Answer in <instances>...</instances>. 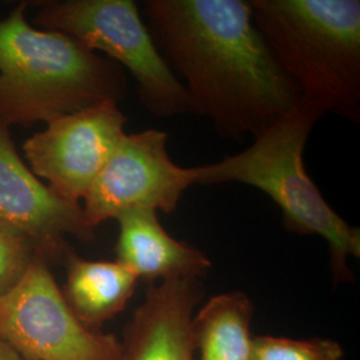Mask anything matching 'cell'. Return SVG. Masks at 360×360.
Here are the masks:
<instances>
[{
	"label": "cell",
	"mask_w": 360,
	"mask_h": 360,
	"mask_svg": "<svg viewBox=\"0 0 360 360\" xmlns=\"http://www.w3.org/2000/svg\"><path fill=\"white\" fill-rule=\"evenodd\" d=\"M146 25L193 114L226 139L257 138L300 102L245 0H148Z\"/></svg>",
	"instance_id": "cell-1"
},
{
	"label": "cell",
	"mask_w": 360,
	"mask_h": 360,
	"mask_svg": "<svg viewBox=\"0 0 360 360\" xmlns=\"http://www.w3.org/2000/svg\"><path fill=\"white\" fill-rule=\"evenodd\" d=\"M27 3L0 20V126L50 123L105 101L120 102L127 77L75 39L34 26Z\"/></svg>",
	"instance_id": "cell-2"
},
{
	"label": "cell",
	"mask_w": 360,
	"mask_h": 360,
	"mask_svg": "<svg viewBox=\"0 0 360 360\" xmlns=\"http://www.w3.org/2000/svg\"><path fill=\"white\" fill-rule=\"evenodd\" d=\"M259 34L300 102L360 122L359 0H250Z\"/></svg>",
	"instance_id": "cell-3"
},
{
	"label": "cell",
	"mask_w": 360,
	"mask_h": 360,
	"mask_svg": "<svg viewBox=\"0 0 360 360\" xmlns=\"http://www.w3.org/2000/svg\"><path fill=\"white\" fill-rule=\"evenodd\" d=\"M322 116L297 104L243 151L199 166L198 184L240 183L266 193L282 212L284 227L297 235H318L330 248L335 285L355 281L349 257H360V231L327 203L307 174L303 154Z\"/></svg>",
	"instance_id": "cell-4"
},
{
	"label": "cell",
	"mask_w": 360,
	"mask_h": 360,
	"mask_svg": "<svg viewBox=\"0 0 360 360\" xmlns=\"http://www.w3.org/2000/svg\"><path fill=\"white\" fill-rule=\"evenodd\" d=\"M34 25L65 34L126 68L150 114L172 117L193 112L187 91L159 51L134 0L41 1Z\"/></svg>",
	"instance_id": "cell-5"
},
{
	"label": "cell",
	"mask_w": 360,
	"mask_h": 360,
	"mask_svg": "<svg viewBox=\"0 0 360 360\" xmlns=\"http://www.w3.org/2000/svg\"><path fill=\"white\" fill-rule=\"evenodd\" d=\"M0 340L19 360H120V340L77 319L39 254L0 296Z\"/></svg>",
	"instance_id": "cell-6"
},
{
	"label": "cell",
	"mask_w": 360,
	"mask_h": 360,
	"mask_svg": "<svg viewBox=\"0 0 360 360\" xmlns=\"http://www.w3.org/2000/svg\"><path fill=\"white\" fill-rule=\"evenodd\" d=\"M168 134L146 129L124 134L83 199V211L95 230L131 210L171 214L183 193L198 184L199 167H181L168 154Z\"/></svg>",
	"instance_id": "cell-7"
},
{
	"label": "cell",
	"mask_w": 360,
	"mask_h": 360,
	"mask_svg": "<svg viewBox=\"0 0 360 360\" xmlns=\"http://www.w3.org/2000/svg\"><path fill=\"white\" fill-rule=\"evenodd\" d=\"M126 120L112 101L53 119L23 144L28 167L63 200L80 205L124 136Z\"/></svg>",
	"instance_id": "cell-8"
},
{
	"label": "cell",
	"mask_w": 360,
	"mask_h": 360,
	"mask_svg": "<svg viewBox=\"0 0 360 360\" xmlns=\"http://www.w3.org/2000/svg\"><path fill=\"white\" fill-rule=\"evenodd\" d=\"M0 224L23 235L47 262H65L72 251L68 238L91 242L95 230L82 205L52 191L22 160L10 135L0 126Z\"/></svg>",
	"instance_id": "cell-9"
},
{
	"label": "cell",
	"mask_w": 360,
	"mask_h": 360,
	"mask_svg": "<svg viewBox=\"0 0 360 360\" xmlns=\"http://www.w3.org/2000/svg\"><path fill=\"white\" fill-rule=\"evenodd\" d=\"M202 279L148 284L120 340V360H196L191 322L202 303Z\"/></svg>",
	"instance_id": "cell-10"
},
{
	"label": "cell",
	"mask_w": 360,
	"mask_h": 360,
	"mask_svg": "<svg viewBox=\"0 0 360 360\" xmlns=\"http://www.w3.org/2000/svg\"><path fill=\"white\" fill-rule=\"evenodd\" d=\"M116 260L147 284L202 279L212 262L193 245L172 238L153 210H131L116 218Z\"/></svg>",
	"instance_id": "cell-11"
},
{
	"label": "cell",
	"mask_w": 360,
	"mask_h": 360,
	"mask_svg": "<svg viewBox=\"0 0 360 360\" xmlns=\"http://www.w3.org/2000/svg\"><path fill=\"white\" fill-rule=\"evenodd\" d=\"M65 263V302L77 319L95 331L127 307L139 282L117 260H90L71 251Z\"/></svg>",
	"instance_id": "cell-12"
},
{
	"label": "cell",
	"mask_w": 360,
	"mask_h": 360,
	"mask_svg": "<svg viewBox=\"0 0 360 360\" xmlns=\"http://www.w3.org/2000/svg\"><path fill=\"white\" fill-rule=\"evenodd\" d=\"M254 303L243 291L212 296L195 311L191 334L196 360H251Z\"/></svg>",
	"instance_id": "cell-13"
},
{
	"label": "cell",
	"mask_w": 360,
	"mask_h": 360,
	"mask_svg": "<svg viewBox=\"0 0 360 360\" xmlns=\"http://www.w3.org/2000/svg\"><path fill=\"white\" fill-rule=\"evenodd\" d=\"M251 360H345V351L336 340L327 338L257 335L252 339Z\"/></svg>",
	"instance_id": "cell-14"
},
{
	"label": "cell",
	"mask_w": 360,
	"mask_h": 360,
	"mask_svg": "<svg viewBox=\"0 0 360 360\" xmlns=\"http://www.w3.org/2000/svg\"><path fill=\"white\" fill-rule=\"evenodd\" d=\"M37 251L23 235L0 224V296L22 279Z\"/></svg>",
	"instance_id": "cell-15"
},
{
	"label": "cell",
	"mask_w": 360,
	"mask_h": 360,
	"mask_svg": "<svg viewBox=\"0 0 360 360\" xmlns=\"http://www.w3.org/2000/svg\"><path fill=\"white\" fill-rule=\"evenodd\" d=\"M0 360H19V358L13 354V349L7 347L1 340H0Z\"/></svg>",
	"instance_id": "cell-16"
}]
</instances>
